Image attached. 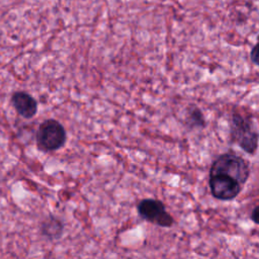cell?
<instances>
[{
    "instance_id": "obj_1",
    "label": "cell",
    "mask_w": 259,
    "mask_h": 259,
    "mask_svg": "<svg viewBox=\"0 0 259 259\" xmlns=\"http://www.w3.org/2000/svg\"><path fill=\"white\" fill-rule=\"evenodd\" d=\"M215 174L231 177L244 185L249 178L250 170L248 164L242 157L226 153L219 156L210 167L209 175Z\"/></svg>"
},
{
    "instance_id": "obj_2",
    "label": "cell",
    "mask_w": 259,
    "mask_h": 259,
    "mask_svg": "<svg viewBox=\"0 0 259 259\" xmlns=\"http://www.w3.org/2000/svg\"><path fill=\"white\" fill-rule=\"evenodd\" d=\"M232 139L248 154L253 155L259 142L258 133L255 131L252 121L240 113H234L231 121Z\"/></svg>"
},
{
    "instance_id": "obj_3",
    "label": "cell",
    "mask_w": 259,
    "mask_h": 259,
    "mask_svg": "<svg viewBox=\"0 0 259 259\" xmlns=\"http://www.w3.org/2000/svg\"><path fill=\"white\" fill-rule=\"evenodd\" d=\"M66 141L64 126L55 119L45 120L37 130L36 142L42 151H55L60 149Z\"/></svg>"
},
{
    "instance_id": "obj_4",
    "label": "cell",
    "mask_w": 259,
    "mask_h": 259,
    "mask_svg": "<svg viewBox=\"0 0 259 259\" xmlns=\"http://www.w3.org/2000/svg\"><path fill=\"white\" fill-rule=\"evenodd\" d=\"M138 212L143 220L160 227L169 228L174 223L164 203L158 199L146 198L141 200L138 204Z\"/></svg>"
},
{
    "instance_id": "obj_5",
    "label": "cell",
    "mask_w": 259,
    "mask_h": 259,
    "mask_svg": "<svg viewBox=\"0 0 259 259\" xmlns=\"http://www.w3.org/2000/svg\"><path fill=\"white\" fill-rule=\"evenodd\" d=\"M210 192L220 200L234 199L242 190L243 185L237 180L224 175H209L208 180Z\"/></svg>"
},
{
    "instance_id": "obj_6",
    "label": "cell",
    "mask_w": 259,
    "mask_h": 259,
    "mask_svg": "<svg viewBox=\"0 0 259 259\" xmlns=\"http://www.w3.org/2000/svg\"><path fill=\"white\" fill-rule=\"evenodd\" d=\"M12 103L16 111L25 118L32 117L37 110V103L35 99L26 92H16L12 96Z\"/></svg>"
},
{
    "instance_id": "obj_7",
    "label": "cell",
    "mask_w": 259,
    "mask_h": 259,
    "mask_svg": "<svg viewBox=\"0 0 259 259\" xmlns=\"http://www.w3.org/2000/svg\"><path fill=\"white\" fill-rule=\"evenodd\" d=\"M62 232L63 226L58 220H50L42 225V233L50 239H56L60 237Z\"/></svg>"
},
{
    "instance_id": "obj_8",
    "label": "cell",
    "mask_w": 259,
    "mask_h": 259,
    "mask_svg": "<svg viewBox=\"0 0 259 259\" xmlns=\"http://www.w3.org/2000/svg\"><path fill=\"white\" fill-rule=\"evenodd\" d=\"M186 121L190 127H202L205 124L203 114L197 107H192L190 109Z\"/></svg>"
},
{
    "instance_id": "obj_9",
    "label": "cell",
    "mask_w": 259,
    "mask_h": 259,
    "mask_svg": "<svg viewBox=\"0 0 259 259\" xmlns=\"http://www.w3.org/2000/svg\"><path fill=\"white\" fill-rule=\"evenodd\" d=\"M251 60L254 64L259 66V36L257 38V44L253 47L251 51Z\"/></svg>"
},
{
    "instance_id": "obj_10",
    "label": "cell",
    "mask_w": 259,
    "mask_h": 259,
    "mask_svg": "<svg viewBox=\"0 0 259 259\" xmlns=\"http://www.w3.org/2000/svg\"><path fill=\"white\" fill-rule=\"evenodd\" d=\"M251 219H252V221H253L255 224L259 225V205L256 206V207L253 209V211H252V213H251Z\"/></svg>"
}]
</instances>
